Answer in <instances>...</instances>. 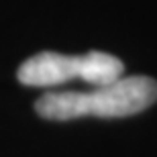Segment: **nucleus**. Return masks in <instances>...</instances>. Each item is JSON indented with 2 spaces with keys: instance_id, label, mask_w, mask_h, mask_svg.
<instances>
[{
  "instance_id": "obj_1",
  "label": "nucleus",
  "mask_w": 157,
  "mask_h": 157,
  "mask_svg": "<svg viewBox=\"0 0 157 157\" xmlns=\"http://www.w3.org/2000/svg\"><path fill=\"white\" fill-rule=\"evenodd\" d=\"M157 102V82L147 76H121L86 92H47L35 102L39 117L47 121H74L82 117H131Z\"/></svg>"
},
{
  "instance_id": "obj_2",
  "label": "nucleus",
  "mask_w": 157,
  "mask_h": 157,
  "mask_svg": "<svg viewBox=\"0 0 157 157\" xmlns=\"http://www.w3.org/2000/svg\"><path fill=\"white\" fill-rule=\"evenodd\" d=\"M124 74V65L118 57L104 51H90L84 55H63L41 51L21 63L17 78L25 86L53 88L80 80L90 86H102Z\"/></svg>"
}]
</instances>
